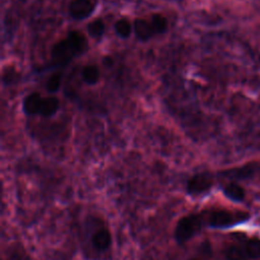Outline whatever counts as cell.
I'll list each match as a JSON object with an SVG mask.
<instances>
[{
  "label": "cell",
  "mask_w": 260,
  "mask_h": 260,
  "mask_svg": "<svg viewBox=\"0 0 260 260\" xmlns=\"http://www.w3.org/2000/svg\"><path fill=\"white\" fill-rule=\"evenodd\" d=\"M202 228V217L197 213H190L181 217L175 228V239L178 244L183 245L196 236Z\"/></svg>",
  "instance_id": "1"
},
{
  "label": "cell",
  "mask_w": 260,
  "mask_h": 260,
  "mask_svg": "<svg viewBox=\"0 0 260 260\" xmlns=\"http://www.w3.org/2000/svg\"><path fill=\"white\" fill-rule=\"evenodd\" d=\"M77 52L66 38L57 42L51 51V58L55 65H66L73 57L77 56Z\"/></svg>",
  "instance_id": "2"
},
{
  "label": "cell",
  "mask_w": 260,
  "mask_h": 260,
  "mask_svg": "<svg viewBox=\"0 0 260 260\" xmlns=\"http://www.w3.org/2000/svg\"><path fill=\"white\" fill-rule=\"evenodd\" d=\"M213 184V179L208 173H199L192 176L187 183V192L190 195L206 193Z\"/></svg>",
  "instance_id": "3"
},
{
  "label": "cell",
  "mask_w": 260,
  "mask_h": 260,
  "mask_svg": "<svg viewBox=\"0 0 260 260\" xmlns=\"http://www.w3.org/2000/svg\"><path fill=\"white\" fill-rule=\"evenodd\" d=\"M94 9V5L90 0H72L68 11L74 19H84L88 17Z\"/></svg>",
  "instance_id": "4"
},
{
  "label": "cell",
  "mask_w": 260,
  "mask_h": 260,
  "mask_svg": "<svg viewBox=\"0 0 260 260\" xmlns=\"http://www.w3.org/2000/svg\"><path fill=\"white\" fill-rule=\"evenodd\" d=\"M91 244L96 251L103 252L110 248L112 244V236L108 229H100L95 231L91 237Z\"/></svg>",
  "instance_id": "5"
},
{
  "label": "cell",
  "mask_w": 260,
  "mask_h": 260,
  "mask_svg": "<svg viewBox=\"0 0 260 260\" xmlns=\"http://www.w3.org/2000/svg\"><path fill=\"white\" fill-rule=\"evenodd\" d=\"M234 222V215L226 210H216L210 213L208 224L212 228H225Z\"/></svg>",
  "instance_id": "6"
},
{
  "label": "cell",
  "mask_w": 260,
  "mask_h": 260,
  "mask_svg": "<svg viewBox=\"0 0 260 260\" xmlns=\"http://www.w3.org/2000/svg\"><path fill=\"white\" fill-rule=\"evenodd\" d=\"M134 31H135L136 37L140 41H147L155 34L151 22L147 21L145 19H142V18L135 19Z\"/></svg>",
  "instance_id": "7"
},
{
  "label": "cell",
  "mask_w": 260,
  "mask_h": 260,
  "mask_svg": "<svg viewBox=\"0 0 260 260\" xmlns=\"http://www.w3.org/2000/svg\"><path fill=\"white\" fill-rule=\"evenodd\" d=\"M41 95L38 92L29 93L24 100H23V111L27 115H35L37 113H40L41 103H42Z\"/></svg>",
  "instance_id": "8"
},
{
  "label": "cell",
  "mask_w": 260,
  "mask_h": 260,
  "mask_svg": "<svg viewBox=\"0 0 260 260\" xmlns=\"http://www.w3.org/2000/svg\"><path fill=\"white\" fill-rule=\"evenodd\" d=\"M59 109V100L56 96H47L42 99L40 114L45 117H51Z\"/></svg>",
  "instance_id": "9"
},
{
  "label": "cell",
  "mask_w": 260,
  "mask_h": 260,
  "mask_svg": "<svg viewBox=\"0 0 260 260\" xmlns=\"http://www.w3.org/2000/svg\"><path fill=\"white\" fill-rule=\"evenodd\" d=\"M67 39L70 41L78 55L84 53V51L87 49V40L81 32L76 30L70 31L67 36Z\"/></svg>",
  "instance_id": "10"
},
{
  "label": "cell",
  "mask_w": 260,
  "mask_h": 260,
  "mask_svg": "<svg viewBox=\"0 0 260 260\" xmlns=\"http://www.w3.org/2000/svg\"><path fill=\"white\" fill-rule=\"evenodd\" d=\"M83 81L89 85L95 84L100 78V70L95 65H85L81 71Z\"/></svg>",
  "instance_id": "11"
},
{
  "label": "cell",
  "mask_w": 260,
  "mask_h": 260,
  "mask_svg": "<svg viewBox=\"0 0 260 260\" xmlns=\"http://www.w3.org/2000/svg\"><path fill=\"white\" fill-rule=\"evenodd\" d=\"M223 192L226 197H229L230 199L235 200V201H242L245 197V190L237 183L228 184L224 187Z\"/></svg>",
  "instance_id": "12"
},
{
  "label": "cell",
  "mask_w": 260,
  "mask_h": 260,
  "mask_svg": "<svg viewBox=\"0 0 260 260\" xmlns=\"http://www.w3.org/2000/svg\"><path fill=\"white\" fill-rule=\"evenodd\" d=\"M247 254L238 246H230L224 251L225 260H247Z\"/></svg>",
  "instance_id": "13"
},
{
  "label": "cell",
  "mask_w": 260,
  "mask_h": 260,
  "mask_svg": "<svg viewBox=\"0 0 260 260\" xmlns=\"http://www.w3.org/2000/svg\"><path fill=\"white\" fill-rule=\"evenodd\" d=\"M150 22L153 26V29H154L155 34H162L167 30L168 21H167V18L164 15H161L159 13L152 14Z\"/></svg>",
  "instance_id": "14"
},
{
  "label": "cell",
  "mask_w": 260,
  "mask_h": 260,
  "mask_svg": "<svg viewBox=\"0 0 260 260\" xmlns=\"http://www.w3.org/2000/svg\"><path fill=\"white\" fill-rule=\"evenodd\" d=\"M114 28H115V31L117 32V35L121 38H128L131 34V24L130 22L127 20V19H119L115 22V25H114Z\"/></svg>",
  "instance_id": "15"
},
{
  "label": "cell",
  "mask_w": 260,
  "mask_h": 260,
  "mask_svg": "<svg viewBox=\"0 0 260 260\" xmlns=\"http://www.w3.org/2000/svg\"><path fill=\"white\" fill-rule=\"evenodd\" d=\"M105 31V23L102 19H94L87 25V32L91 38H100Z\"/></svg>",
  "instance_id": "16"
},
{
  "label": "cell",
  "mask_w": 260,
  "mask_h": 260,
  "mask_svg": "<svg viewBox=\"0 0 260 260\" xmlns=\"http://www.w3.org/2000/svg\"><path fill=\"white\" fill-rule=\"evenodd\" d=\"M245 252L249 258L260 257V241L258 239H251L246 243Z\"/></svg>",
  "instance_id": "17"
},
{
  "label": "cell",
  "mask_w": 260,
  "mask_h": 260,
  "mask_svg": "<svg viewBox=\"0 0 260 260\" xmlns=\"http://www.w3.org/2000/svg\"><path fill=\"white\" fill-rule=\"evenodd\" d=\"M252 174H253V168L250 166H246L240 169L231 170L225 173V176L237 178V179H245L252 176Z\"/></svg>",
  "instance_id": "18"
},
{
  "label": "cell",
  "mask_w": 260,
  "mask_h": 260,
  "mask_svg": "<svg viewBox=\"0 0 260 260\" xmlns=\"http://www.w3.org/2000/svg\"><path fill=\"white\" fill-rule=\"evenodd\" d=\"M61 80H62V73L61 72H55L53 73L47 83H46V87H47V90L50 91V92H55L59 89L60 85H61Z\"/></svg>",
  "instance_id": "19"
},
{
  "label": "cell",
  "mask_w": 260,
  "mask_h": 260,
  "mask_svg": "<svg viewBox=\"0 0 260 260\" xmlns=\"http://www.w3.org/2000/svg\"><path fill=\"white\" fill-rule=\"evenodd\" d=\"M16 77V72L13 69H6L3 73V82L5 84H9L13 81H15Z\"/></svg>",
  "instance_id": "20"
},
{
  "label": "cell",
  "mask_w": 260,
  "mask_h": 260,
  "mask_svg": "<svg viewBox=\"0 0 260 260\" xmlns=\"http://www.w3.org/2000/svg\"><path fill=\"white\" fill-rule=\"evenodd\" d=\"M7 260H21V257L19 256V254L16 251V253H13Z\"/></svg>",
  "instance_id": "21"
},
{
  "label": "cell",
  "mask_w": 260,
  "mask_h": 260,
  "mask_svg": "<svg viewBox=\"0 0 260 260\" xmlns=\"http://www.w3.org/2000/svg\"><path fill=\"white\" fill-rule=\"evenodd\" d=\"M168 1H172V2H176V3H180V2H182L183 0H168Z\"/></svg>",
  "instance_id": "22"
},
{
  "label": "cell",
  "mask_w": 260,
  "mask_h": 260,
  "mask_svg": "<svg viewBox=\"0 0 260 260\" xmlns=\"http://www.w3.org/2000/svg\"><path fill=\"white\" fill-rule=\"evenodd\" d=\"M189 260H199V259H197V258H191V259H189Z\"/></svg>",
  "instance_id": "23"
}]
</instances>
